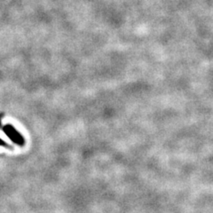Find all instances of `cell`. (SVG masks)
<instances>
[{
  "mask_svg": "<svg viewBox=\"0 0 213 213\" xmlns=\"http://www.w3.org/2000/svg\"><path fill=\"white\" fill-rule=\"evenodd\" d=\"M4 133L5 135L11 139L12 141L15 142L16 144L19 145H23L24 144V139L23 137L20 134L18 131L10 124H7L4 127Z\"/></svg>",
  "mask_w": 213,
  "mask_h": 213,
  "instance_id": "1",
  "label": "cell"
},
{
  "mask_svg": "<svg viewBox=\"0 0 213 213\" xmlns=\"http://www.w3.org/2000/svg\"><path fill=\"white\" fill-rule=\"evenodd\" d=\"M6 145V143H5V142L3 140V139H0V146H5Z\"/></svg>",
  "mask_w": 213,
  "mask_h": 213,
  "instance_id": "2",
  "label": "cell"
}]
</instances>
